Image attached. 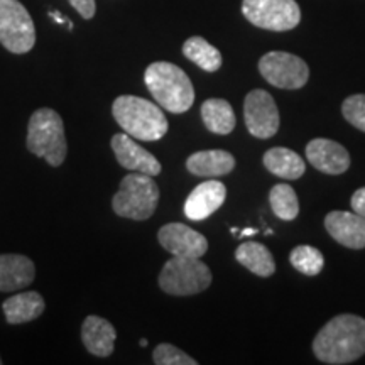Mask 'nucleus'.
I'll list each match as a JSON object with an SVG mask.
<instances>
[{
	"instance_id": "obj_1",
	"label": "nucleus",
	"mask_w": 365,
	"mask_h": 365,
	"mask_svg": "<svg viewBox=\"0 0 365 365\" xmlns=\"http://www.w3.org/2000/svg\"><path fill=\"white\" fill-rule=\"evenodd\" d=\"M313 352L330 365L355 362L365 355V319L357 314L331 318L314 336Z\"/></svg>"
},
{
	"instance_id": "obj_2",
	"label": "nucleus",
	"mask_w": 365,
	"mask_h": 365,
	"mask_svg": "<svg viewBox=\"0 0 365 365\" xmlns=\"http://www.w3.org/2000/svg\"><path fill=\"white\" fill-rule=\"evenodd\" d=\"M112 115L125 134L144 143H156L170 129L159 105L134 95H120L113 100Z\"/></svg>"
},
{
	"instance_id": "obj_3",
	"label": "nucleus",
	"mask_w": 365,
	"mask_h": 365,
	"mask_svg": "<svg viewBox=\"0 0 365 365\" xmlns=\"http://www.w3.org/2000/svg\"><path fill=\"white\" fill-rule=\"evenodd\" d=\"M144 81L150 95L164 110L185 113L193 107V83L180 66L168 61L153 63L144 73Z\"/></svg>"
},
{
	"instance_id": "obj_4",
	"label": "nucleus",
	"mask_w": 365,
	"mask_h": 365,
	"mask_svg": "<svg viewBox=\"0 0 365 365\" xmlns=\"http://www.w3.org/2000/svg\"><path fill=\"white\" fill-rule=\"evenodd\" d=\"M27 149L34 156L46 159L49 166H61L66 159L68 144L63 118L53 108H39L29 118Z\"/></svg>"
},
{
	"instance_id": "obj_5",
	"label": "nucleus",
	"mask_w": 365,
	"mask_h": 365,
	"mask_svg": "<svg viewBox=\"0 0 365 365\" xmlns=\"http://www.w3.org/2000/svg\"><path fill=\"white\" fill-rule=\"evenodd\" d=\"M159 203V186L153 176L130 173L120 181L112 198V208L118 217L130 220H148L154 215Z\"/></svg>"
},
{
	"instance_id": "obj_6",
	"label": "nucleus",
	"mask_w": 365,
	"mask_h": 365,
	"mask_svg": "<svg viewBox=\"0 0 365 365\" xmlns=\"http://www.w3.org/2000/svg\"><path fill=\"white\" fill-rule=\"evenodd\" d=\"M159 287L171 296L198 294L212 284V271L202 259L173 257L159 274Z\"/></svg>"
},
{
	"instance_id": "obj_7",
	"label": "nucleus",
	"mask_w": 365,
	"mask_h": 365,
	"mask_svg": "<svg viewBox=\"0 0 365 365\" xmlns=\"http://www.w3.org/2000/svg\"><path fill=\"white\" fill-rule=\"evenodd\" d=\"M0 44L14 54L29 53L34 48L33 17L19 0H0Z\"/></svg>"
},
{
	"instance_id": "obj_8",
	"label": "nucleus",
	"mask_w": 365,
	"mask_h": 365,
	"mask_svg": "<svg viewBox=\"0 0 365 365\" xmlns=\"http://www.w3.org/2000/svg\"><path fill=\"white\" fill-rule=\"evenodd\" d=\"M242 14L250 24L274 33L291 31L301 22L296 0H244Z\"/></svg>"
},
{
	"instance_id": "obj_9",
	"label": "nucleus",
	"mask_w": 365,
	"mask_h": 365,
	"mask_svg": "<svg viewBox=\"0 0 365 365\" xmlns=\"http://www.w3.org/2000/svg\"><path fill=\"white\" fill-rule=\"evenodd\" d=\"M262 78L276 88L298 90L308 83L309 68L299 56L284 51H271L259 61Z\"/></svg>"
},
{
	"instance_id": "obj_10",
	"label": "nucleus",
	"mask_w": 365,
	"mask_h": 365,
	"mask_svg": "<svg viewBox=\"0 0 365 365\" xmlns=\"http://www.w3.org/2000/svg\"><path fill=\"white\" fill-rule=\"evenodd\" d=\"M244 120L250 134L257 139H271L279 129V110L266 90L249 91L244 102Z\"/></svg>"
},
{
	"instance_id": "obj_11",
	"label": "nucleus",
	"mask_w": 365,
	"mask_h": 365,
	"mask_svg": "<svg viewBox=\"0 0 365 365\" xmlns=\"http://www.w3.org/2000/svg\"><path fill=\"white\" fill-rule=\"evenodd\" d=\"M158 240L171 255L202 259L208 250V242L200 232L185 223H168L158 232Z\"/></svg>"
},
{
	"instance_id": "obj_12",
	"label": "nucleus",
	"mask_w": 365,
	"mask_h": 365,
	"mask_svg": "<svg viewBox=\"0 0 365 365\" xmlns=\"http://www.w3.org/2000/svg\"><path fill=\"white\" fill-rule=\"evenodd\" d=\"M112 150L115 154L117 163L122 168L132 173H143V175L158 176L161 173V163L158 161L148 149L135 143L134 137L129 134H115L112 137Z\"/></svg>"
},
{
	"instance_id": "obj_13",
	"label": "nucleus",
	"mask_w": 365,
	"mask_h": 365,
	"mask_svg": "<svg viewBox=\"0 0 365 365\" xmlns=\"http://www.w3.org/2000/svg\"><path fill=\"white\" fill-rule=\"evenodd\" d=\"M227 198L225 185L217 180L200 182L185 202V215L193 222H202L217 212Z\"/></svg>"
},
{
	"instance_id": "obj_14",
	"label": "nucleus",
	"mask_w": 365,
	"mask_h": 365,
	"mask_svg": "<svg viewBox=\"0 0 365 365\" xmlns=\"http://www.w3.org/2000/svg\"><path fill=\"white\" fill-rule=\"evenodd\" d=\"M307 158L313 168L325 175H341L350 168L349 150L330 139H313L307 145Z\"/></svg>"
},
{
	"instance_id": "obj_15",
	"label": "nucleus",
	"mask_w": 365,
	"mask_h": 365,
	"mask_svg": "<svg viewBox=\"0 0 365 365\" xmlns=\"http://www.w3.org/2000/svg\"><path fill=\"white\" fill-rule=\"evenodd\" d=\"M325 228L344 247L360 250L365 247V217L355 212H330Z\"/></svg>"
},
{
	"instance_id": "obj_16",
	"label": "nucleus",
	"mask_w": 365,
	"mask_h": 365,
	"mask_svg": "<svg viewBox=\"0 0 365 365\" xmlns=\"http://www.w3.org/2000/svg\"><path fill=\"white\" fill-rule=\"evenodd\" d=\"M36 266L21 254H0V293L21 291L33 284Z\"/></svg>"
},
{
	"instance_id": "obj_17",
	"label": "nucleus",
	"mask_w": 365,
	"mask_h": 365,
	"mask_svg": "<svg viewBox=\"0 0 365 365\" xmlns=\"http://www.w3.org/2000/svg\"><path fill=\"white\" fill-rule=\"evenodd\" d=\"M81 340L85 349L95 357L105 359L113 354L117 340V331L110 322L105 318L90 314L81 325Z\"/></svg>"
},
{
	"instance_id": "obj_18",
	"label": "nucleus",
	"mask_w": 365,
	"mask_h": 365,
	"mask_svg": "<svg viewBox=\"0 0 365 365\" xmlns=\"http://www.w3.org/2000/svg\"><path fill=\"white\" fill-rule=\"evenodd\" d=\"M235 159L222 149L198 150L186 159V170L200 178H218L234 171Z\"/></svg>"
},
{
	"instance_id": "obj_19",
	"label": "nucleus",
	"mask_w": 365,
	"mask_h": 365,
	"mask_svg": "<svg viewBox=\"0 0 365 365\" xmlns=\"http://www.w3.org/2000/svg\"><path fill=\"white\" fill-rule=\"evenodd\" d=\"M44 308V298L39 293H36V291L17 293L2 303V312L6 314L7 323H11V325L34 322L36 318L43 314Z\"/></svg>"
},
{
	"instance_id": "obj_20",
	"label": "nucleus",
	"mask_w": 365,
	"mask_h": 365,
	"mask_svg": "<svg viewBox=\"0 0 365 365\" xmlns=\"http://www.w3.org/2000/svg\"><path fill=\"white\" fill-rule=\"evenodd\" d=\"M262 161L267 171L287 181L298 180L307 171V164H304L303 158L287 148L269 149L264 154Z\"/></svg>"
},
{
	"instance_id": "obj_21",
	"label": "nucleus",
	"mask_w": 365,
	"mask_h": 365,
	"mask_svg": "<svg viewBox=\"0 0 365 365\" xmlns=\"http://www.w3.org/2000/svg\"><path fill=\"white\" fill-rule=\"evenodd\" d=\"M237 262L259 277H269L276 271L274 257L264 244L259 242H244L235 250Z\"/></svg>"
},
{
	"instance_id": "obj_22",
	"label": "nucleus",
	"mask_w": 365,
	"mask_h": 365,
	"mask_svg": "<svg viewBox=\"0 0 365 365\" xmlns=\"http://www.w3.org/2000/svg\"><path fill=\"white\" fill-rule=\"evenodd\" d=\"M203 124L210 132L227 135L235 129L237 118L232 105L222 98H208L202 105Z\"/></svg>"
},
{
	"instance_id": "obj_23",
	"label": "nucleus",
	"mask_w": 365,
	"mask_h": 365,
	"mask_svg": "<svg viewBox=\"0 0 365 365\" xmlns=\"http://www.w3.org/2000/svg\"><path fill=\"white\" fill-rule=\"evenodd\" d=\"M182 54L207 73H215L222 66L220 51L215 46L210 44L207 39H203L202 36H193V38L186 39L182 44Z\"/></svg>"
},
{
	"instance_id": "obj_24",
	"label": "nucleus",
	"mask_w": 365,
	"mask_h": 365,
	"mask_svg": "<svg viewBox=\"0 0 365 365\" xmlns=\"http://www.w3.org/2000/svg\"><path fill=\"white\" fill-rule=\"evenodd\" d=\"M269 203H271L274 215L284 222L294 220L299 215L298 195H296L293 186L286 185V182L274 186L269 193Z\"/></svg>"
},
{
	"instance_id": "obj_25",
	"label": "nucleus",
	"mask_w": 365,
	"mask_h": 365,
	"mask_svg": "<svg viewBox=\"0 0 365 365\" xmlns=\"http://www.w3.org/2000/svg\"><path fill=\"white\" fill-rule=\"evenodd\" d=\"M289 262L293 264L296 271L304 274V276H318L325 266V257L317 247L312 245H298L291 250Z\"/></svg>"
},
{
	"instance_id": "obj_26",
	"label": "nucleus",
	"mask_w": 365,
	"mask_h": 365,
	"mask_svg": "<svg viewBox=\"0 0 365 365\" xmlns=\"http://www.w3.org/2000/svg\"><path fill=\"white\" fill-rule=\"evenodd\" d=\"M153 360L156 365H196L195 359L171 344H161L154 349Z\"/></svg>"
},
{
	"instance_id": "obj_27",
	"label": "nucleus",
	"mask_w": 365,
	"mask_h": 365,
	"mask_svg": "<svg viewBox=\"0 0 365 365\" xmlns=\"http://www.w3.org/2000/svg\"><path fill=\"white\" fill-rule=\"evenodd\" d=\"M341 113L345 120L352 124L355 129L365 132V95H352L341 105Z\"/></svg>"
},
{
	"instance_id": "obj_28",
	"label": "nucleus",
	"mask_w": 365,
	"mask_h": 365,
	"mask_svg": "<svg viewBox=\"0 0 365 365\" xmlns=\"http://www.w3.org/2000/svg\"><path fill=\"white\" fill-rule=\"evenodd\" d=\"M71 7L80 14L83 19H93L95 12H97V4L95 0H70Z\"/></svg>"
},
{
	"instance_id": "obj_29",
	"label": "nucleus",
	"mask_w": 365,
	"mask_h": 365,
	"mask_svg": "<svg viewBox=\"0 0 365 365\" xmlns=\"http://www.w3.org/2000/svg\"><path fill=\"white\" fill-rule=\"evenodd\" d=\"M350 205H352V212L359 213L360 217H365V186L355 191L352 200H350Z\"/></svg>"
},
{
	"instance_id": "obj_30",
	"label": "nucleus",
	"mask_w": 365,
	"mask_h": 365,
	"mask_svg": "<svg viewBox=\"0 0 365 365\" xmlns=\"http://www.w3.org/2000/svg\"><path fill=\"white\" fill-rule=\"evenodd\" d=\"M49 16H51L53 19L58 22V24H68V29L73 31V22H71L70 19H68V17L63 16L61 12H58V11H53V12H49Z\"/></svg>"
},
{
	"instance_id": "obj_31",
	"label": "nucleus",
	"mask_w": 365,
	"mask_h": 365,
	"mask_svg": "<svg viewBox=\"0 0 365 365\" xmlns=\"http://www.w3.org/2000/svg\"><path fill=\"white\" fill-rule=\"evenodd\" d=\"M255 234H257V230H255V228H244V230H242V237H250Z\"/></svg>"
},
{
	"instance_id": "obj_32",
	"label": "nucleus",
	"mask_w": 365,
	"mask_h": 365,
	"mask_svg": "<svg viewBox=\"0 0 365 365\" xmlns=\"http://www.w3.org/2000/svg\"><path fill=\"white\" fill-rule=\"evenodd\" d=\"M232 234H234V235L239 234V228H237V227H232Z\"/></svg>"
},
{
	"instance_id": "obj_33",
	"label": "nucleus",
	"mask_w": 365,
	"mask_h": 365,
	"mask_svg": "<svg viewBox=\"0 0 365 365\" xmlns=\"http://www.w3.org/2000/svg\"><path fill=\"white\" fill-rule=\"evenodd\" d=\"M140 346H148V340H145V339L140 340Z\"/></svg>"
},
{
	"instance_id": "obj_34",
	"label": "nucleus",
	"mask_w": 365,
	"mask_h": 365,
	"mask_svg": "<svg viewBox=\"0 0 365 365\" xmlns=\"http://www.w3.org/2000/svg\"><path fill=\"white\" fill-rule=\"evenodd\" d=\"M266 234H267V235H272V234H274V232H272V228H267V230H266Z\"/></svg>"
},
{
	"instance_id": "obj_35",
	"label": "nucleus",
	"mask_w": 365,
	"mask_h": 365,
	"mask_svg": "<svg viewBox=\"0 0 365 365\" xmlns=\"http://www.w3.org/2000/svg\"><path fill=\"white\" fill-rule=\"evenodd\" d=\"M0 364H2V359H0Z\"/></svg>"
}]
</instances>
